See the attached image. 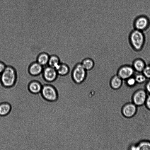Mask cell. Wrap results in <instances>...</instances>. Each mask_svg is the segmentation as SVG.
<instances>
[{
	"label": "cell",
	"mask_w": 150,
	"mask_h": 150,
	"mask_svg": "<svg viewBox=\"0 0 150 150\" xmlns=\"http://www.w3.org/2000/svg\"><path fill=\"white\" fill-rule=\"evenodd\" d=\"M92 59L95 65L87 71L86 98L93 124H97L107 120L109 116L115 92L110 81L117 74L118 68L105 56L96 55Z\"/></svg>",
	"instance_id": "cell-1"
},
{
	"label": "cell",
	"mask_w": 150,
	"mask_h": 150,
	"mask_svg": "<svg viewBox=\"0 0 150 150\" xmlns=\"http://www.w3.org/2000/svg\"><path fill=\"white\" fill-rule=\"evenodd\" d=\"M65 63L70 68L71 77L75 83L80 84L85 80L87 76V71L83 67L81 62L75 64L69 61Z\"/></svg>",
	"instance_id": "cell-2"
},
{
	"label": "cell",
	"mask_w": 150,
	"mask_h": 150,
	"mask_svg": "<svg viewBox=\"0 0 150 150\" xmlns=\"http://www.w3.org/2000/svg\"><path fill=\"white\" fill-rule=\"evenodd\" d=\"M17 78L15 71L10 67H6L1 74L0 82L4 86L10 87L15 84Z\"/></svg>",
	"instance_id": "cell-3"
},
{
	"label": "cell",
	"mask_w": 150,
	"mask_h": 150,
	"mask_svg": "<svg viewBox=\"0 0 150 150\" xmlns=\"http://www.w3.org/2000/svg\"><path fill=\"white\" fill-rule=\"evenodd\" d=\"M129 40L132 46L136 50H140L142 48L145 40L142 31L137 29L133 30L130 35Z\"/></svg>",
	"instance_id": "cell-4"
},
{
	"label": "cell",
	"mask_w": 150,
	"mask_h": 150,
	"mask_svg": "<svg viewBox=\"0 0 150 150\" xmlns=\"http://www.w3.org/2000/svg\"><path fill=\"white\" fill-rule=\"evenodd\" d=\"M41 92L43 98L49 101H54L57 98V92L55 88L51 85H44L42 86Z\"/></svg>",
	"instance_id": "cell-5"
},
{
	"label": "cell",
	"mask_w": 150,
	"mask_h": 150,
	"mask_svg": "<svg viewBox=\"0 0 150 150\" xmlns=\"http://www.w3.org/2000/svg\"><path fill=\"white\" fill-rule=\"evenodd\" d=\"M134 71L133 67L128 65H124L118 68L117 74L123 80H126L132 76Z\"/></svg>",
	"instance_id": "cell-6"
},
{
	"label": "cell",
	"mask_w": 150,
	"mask_h": 150,
	"mask_svg": "<svg viewBox=\"0 0 150 150\" xmlns=\"http://www.w3.org/2000/svg\"><path fill=\"white\" fill-rule=\"evenodd\" d=\"M43 76L45 81L48 82H54L58 76L55 69L49 66L44 69Z\"/></svg>",
	"instance_id": "cell-7"
},
{
	"label": "cell",
	"mask_w": 150,
	"mask_h": 150,
	"mask_svg": "<svg viewBox=\"0 0 150 150\" xmlns=\"http://www.w3.org/2000/svg\"><path fill=\"white\" fill-rule=\"evenodd\" d=\"M147 97L146 93L144 91L139 90L134 95L133 102L136 105H142L145 103Z\"/></svg>",
	"instance_id": "cell-8"
},
{
	"label": "cell",
	"mask_w": 150,
	"mask_h": 150,
	"mask_svg": "<svg viewBox=\"0 0 150 150\" xmlns=\"http://www.w3.org/2000/svg\"><path fill=\"white\" fill-rule=\"evenodd\" d=\"M137 110L136 106L134 103H128L123 107L122 112L125 117H131L135 114Z\"/></svg>",
	"instance_id": "cell-9"
},
{
	"label": "cell",
	"mask_w": 150,
	"mask_h": 150,
	"mask_svg": "<svg viewBox=\"0 0 150 150\" xmlns=\"http://www.w3.org/2000/svg\"><path fill=\"white\" fill-rule=\"evenodd\" d=\"M55 69L58 75L61 76L68 75L71 71V68L67 64L63 62H61Z\"/></svg>",
	"instance_id": "cell-10"
},
{
	"label": "cell",
	"mask_w": 150,
	"mask_h": 150,
	"mask_svg": "<svg viewBox=\"0 0 150 150\" xmlns=\"http://www.w3.org/2000/svg\"><path fill=\"white\" fill-rule=\"evenodd\" d=\"M149 24V21L146 18L141 17L136 21L135 26L136 29L142 31L145 29Z\"/></svg>",
	"instance_id": "cell-11"
},
{
	"label": "cell",
	"mask_w": 150,
	"mask_h": 150,
	"mask_svg": "<svg viewBox=\"0 0 150 150\" xmlns=\"http://www.w3.org/2000/svg\"><path fill=\"white\" fill-rule=\"evenodd\" d=\"M110 84L111 88L114 89L120 88L123 84V80L117 74L113 76L110 81Z\"/></svg>",
	"instance_id": "cell-12"
},
{
	"label": "cell",
	"mask_w": 150,
	"mask_h": 150,
	"mask_svg": "<svg viewBox=\"0 0 150 150\" xmlns=\"http://www.w3.org/2000/svg\"><path fill=\"white\" fill-rule=\"evenodd\" d=\"M42 70V66L37 62L33 63L30 66L29 71L30 74L36 76L40 74Z\"/></svg>",
	"instance_id": "cell-13"
},
{
	"label": "cell",
	"mask_w": 150,
	"mask_h": 150,
	"mask_svg": "<svg viewBox=\"0 0 150 150\" xmlns=\"http://www.w3.org/2000/svg\"><path fill=\"white\" fill-rule=\"evenodd\" d=\"M28 88L30 91L33 93H38L41 91L42 86L38 81L34 80L29 83Z\"/></svg>",
	"instance_id": "cell-14"
},
{
	"label": "cell",
	"mask_w": 150,
	"mask_h": 150,
	"mask_svg": "<svg viewBox=\"0 0 150 150\" xmlns=\"http://www.w3.org/2000/svg\"><path fill=\"white\" fill-rule=\"evenodd\" d=\"M81 63L83 67L87 71L92 69L95 65L93 60L89 57H86L83 58L81 62Z\"/></svg>",
	"instance_id": "cell-15"
},
{
	"label": "cell",
	"mask_w": 150,
	"mask_h": 150,
	"mask_svg": "<svg viewBox=\"0 0 150 150\" xmlns=\"http://www.w3.org/2000/svg\"><path fill=\"white\" fill-rule=\"evenodd\" d=\"M59 57L57 54H53L50 57L48 64L49 66L56 69L61 63Z\"/></svg>",
	"instance_id": "cell-16"
},
{
	"label": "cell",
	"mask_w": 150,
	"mask_h": 150,
	"mask_svg": "<svg viewBox=\"0 0 150 150\" xmlns=\"http://www.w3.org/2000/svg\"><path fill=\"white\" fill-rule=\"evenodd\" d=\"M146 66L144 62L140 59H136L133 64V67L134 70L139 72H142Z\"/></svg>",
	"instance_id": "cell-17"
},
{
	"label": "cell",
	"mask_w": 150,
	"mask_h": 150,
	"mask_svg": "<svg viewBox=\"0 0 150 150\" xmlns=\"http://www.w3.org/2000/svg\"><path fill=\"white\" fill-rule=\"evenodd\" d=\"M130 149L138 150H150V142L147 141L141 142L136 146H132Z\"/></svg>",
	"instance_id": "cell-18"
},
{
	"label": "cell",
	"mask_w": 150,
	"mask_h": 150,
	"mask_svg": "<svg viewBox=\"0 0 150 150\" xmlns=\"http://www.w3.org/2000/svg\"><path fill=\"white\" fill-rule=\"evenodd\" d=\"M11 110V106L9 104L6 103L0 104V115L5 116L8 114Z\"/></svg>",
	"instance_id": "cell-19"
},
{
	"label": "cell",
	"mask_w": 150,
	"mask_h": 150,
	"mask_svg": "<svg viewBox=\"0 0 150 150\" xmlns=\"http://www.w3.org/2000/svg\"><path fill=\"white\" fill-rule=\"evenodd\" d=\"M50 57L46 53H42L38 56L37 62L41 65L44 66L48 64Z\"/></svg>",
	"instance_id": "cell-20"
},
{
	"label": "cell",
	"mask_w": 150,
	"mask_h": 150,
	"mask_svg": "<svg viewBox=\"0 0 150 150\" xmlns=\"http://www.w3.org/2000/svg\"><path fill=\"white\" fill-rule=\"evenodd\" d=\"M134 78L136 82L139 83H142L144 82L147 78L142 74H138L136 75Z\"/></svg>",
	"instance_id": "cell-21"
},
{
	"label": "cell",
	"mask_w": 150,
	"mask_h": 150,
	"mask_svg": "<svg viewBox=\"0 0 150 150\" xmlns=\"http://www.w3.org/2000/svg\"><path fill=\"white\" fill-rule=\"evenodd\" d=\"M142 72L147 79H150V65L146 66Z\"/></svg>",
	"instance_id": "cell-22"
},
{
	"label": "cell",
	"mask_w": 150,
	"mask_h": 150,
	"mask_svg": "<svg viewBox=\"0 0 150 150\" xmlns=\"http://www.w3.org/2000/svg\"><path fill=\"white\" fill-rule=\"evenodd\" d=\"M126 80L127 84L129 86H133L137 83L134 77H133L132 76L128 78Z\"/></svg>",
	"instance_id": "cell-23"
},
{
	"label": "cell",
	"mask_w": 150,
	"mask_h": 150,
	"mask_svg": "<svg viewBox=\"0 0 150 150\" xmlns=\"http://www.w3.org/2000/svg\"><path fill=\"white\" fill-rule=\"evenodd\" d=\"M145 103L147 108L150 110V95L147 97Z\"/></svg>",
	"instance_id": "cell-24"
},
{
	"label": "cell",
	"mask_w": 150,
	"mask_h": 150,
	"mask_svg": "<svg viewBox=\"0 0 150 150\" xmlns=\"http://www.w3.org/2000/svg\"><path fill=\"white\" fill-rule=\"evenodd\" d=\"M6 67L4 63L0 61V74L3 72Z\"/></svg>",
	"instance_id": "cell-25"
},
{
	"label": "cell",
	"mask_w": 150,
	"mask_h": 150,
	"mask_svg": "<svg viewBox=\"0 0 150 150\" xmlns=\"http://www.w3.org/2000/svg\"><path fill=\"white\" fill-rule=\"evenodd\" d=\"M146 88L147 91L150 93V79L147 82L146 85Z\"/></svg>",
	"instance_id": "cell-26"
},
{
	"label": "cell",
	"mask_w": 150,
	"mask_h": 150,
	"mask_svg": "<svg viewBox=\"0 0 150 150\" xmlns=\"http://www.w3.org/2000/svg\"><path fill=\"white\" fill-rule=\"evenodd\" d=\"M149 64L150 65V63Z\"/></svg>",
	"instance_id": "cell-27"
}]
</instances>
